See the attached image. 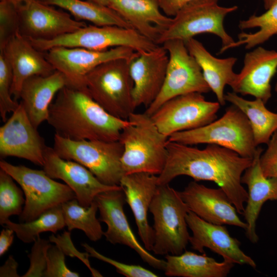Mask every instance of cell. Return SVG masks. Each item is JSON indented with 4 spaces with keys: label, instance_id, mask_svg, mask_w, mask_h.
<instances>
[{
    "label": "cell",
    "instance_id": "42",
    "mask_svg": "<svg viewBox=\"0 0 277 277\" xmlns=\"http://www.w3.org/2000/svg\"><path fill=\"white\" fill-rule=\"evenodd\" d=\"M194 0H160V6L168 16H174L185 5Z\"/></svg>",
    "mask_w": 277,
    "mask_h": 277
},
{
    "label": "cell",
    "instance_id": "47",
    "mask_svg": "<svg viewBox=\"0 0 277 277\" xmlns=\"http://www.w3.org/2000/svg\"><path fill=\"white\" fill-rule=\"evenodd\" d=\"M0 1H5L11 2L12 3H14V4L18 5L24 3L25 2H26L27 1H29L30 0H0Z\"/></svg>",
    "mask_w": 277,
    "mask_h": 277
},
{
    "label": "cell",
    "instance_id": "7",
    "mask_svg": "<svg viewBox=\"0 0 277 277\" xmlns=\"http://www.w3.org/2000/svg\"><path fill=\"white\" fill-rule=\"evenodd\" d=\"M53 148L62 159L85 166L105 185H120L125 175L121 161L124 147L119 140L76 141L55 134Z\"/></svg>",
    "mask_w": 277,
    "mask_h": 277
},
{
    "label": "cell",
    "instance_id": "19",
    "mask_svg": "<svg viewBox=\"0 0 277 277\" xmlns=\"http://www.w3.org/2000/svg\"><path fill=\"white\" fill-rule=\"evenodd\" d=\"M179 193L189 210L206 222L246 230L247 224L240 219L236 209L222 188H209L193 181Z\"/></svg>",
    "mask_w": 277,
    "mask_h": 277
},
{
    "label": "cell",
    "instance_id": "25",
    "mask_svg": "<svg viewBox=\"0 0 277 277\" xmlns=\"http://www.w3.org/2000/svg\"><path fill=\"white\" fill-rule=\"evenodd\" d=\"M108 6L156 44L172 19L161 12L160 0H108Z\"/></svg>",
    "mask_w": 277,
    "mask_h": 277
},
{
    "label": "cell",
    "instance_id": "14",
    "mask_svg": "<svg viewBox=\"0 0 277 277\" xmlns=\"http://www.w3.org/2000/svg\"><path fill=\"white\" fill-rule=\"evenodd\" d=\"M94 200L100 212L98 219L107 226L104 233L106 240L112 244H120L129 247L153 268L164 270L166 261L150 253L140 244L133 233L124 211L126 200L122 188L102 192Z\"/></svg>",
    "mask_w": 277,
    "mask_h": 277
},
{
    "label": "cell",
    "instance_id": "35",
    "mask_svg": "<svg viewBox=\"0 0 277 277\" xmlns=\"http://www.w3.org/2000/svg\"><path fill=\"white\" fill-rule=\"evenodd\" d=\"M13 73L11 67L3 51L0 50V115L4 122L8 113L13 112L19 103L12 98Z\"/></svg>",
    "mask_w": 277,
    "mask_h": 277
},
{
    "label": "cell",
    "instance_id": "34",
    "mask_svg": "<svg viewBox=\"0 0 277 277\" xmlns=\"http://www.w3.org/2000/svg\"><path fill=\"white\" fill-rule=\"evenodd\" d=\"M8 173L0 169V224L4 226L10 216L19 215L23 210L24 192Z\"/></svg>",
    "mask_w": 277,
    "mask_h": 277
},
{
    "label": "cell",
    "instance_id": "23",
    "mask_svg": "<svg viewBox=\"0 0 277 277\" xmlns=\"http://www.w3.org/2000/svg\"><path fill=\"white\" fill-rule=\"evenodd\" d=\"M120 185L130 207L138 235L148 251H152L154 230L148 221V211L158 187L157 176L148 173L124 175Z\"/></svg>",
    "mask_w": 277,
    "mask_h": 277
},
{
    "label": "cell",
    "instance_id": "39",
    "mask_svg": "<svg viewBox=\"0 0 277 277\" xmlns=\"http://www.w3.org/2000/svg\"><path fill=\"white\" fill-rule=\"evenodd\" d=\"M65 254L57 245H51L47 253L44 277H78L80 274L69 269L65 263Z\"/></svg>",
    "mask_w": 277,
    "mask_h": 277
},
{
    "label": "cell",
    "instance_id": "2",
    "mask_svg": "<svg viewBox=\"0 0 277 277\" xmlns=\"http://www.w3.org/2000/svg\"><path fill=\"white\" fill-rule=\"evenodd\" d=\"M55 134L72 140L118 141L130 122L107 112L87 88L66 86L52 102L47 120Z\"/></svg>",
    "mask_w": 277,
    "mask_h": 277
},
{
    "label": "cell",
    "instance_id": "33",
    "mask_svg": "<svg viewBox=\"0 0 277 277\" xmlns=\"http://www.w3.org/2000/svg\"><path fill=\"white\" fill-rule=\"evenodd\" d=\"M65 226L61 205L48 209L33 221L16 223L8 220L3 226L12 229L17 238L25 243L34 242L44 232L56 233Z\"/></svg>",
    "mask_w": 277,
    "mask_h": 277
},
{
    "label": "cell",
    "instance_id": "45",
    "mask_svg": "<svg viewBox=\"0 0 277 277\" xmlns=\"http://www.w3.org/2000/svg\"><path fill=\"white\" fill-rule=\"evenodd\" d=\"M264 6L266 10L268 9L274 4L277 2V0H263Z\"/></svg>",
    "mask_w": 277,
    "mask_h": 277
},
{
    "label": "cell",
    "instance_id": "6",
    "mask_svg": "<svg viewBox=\"0 0 277 277\" xmlns=\"http://www.w3.org/2000/svg\"><path fill=\"white\" fill-rule=\"evenodd\" d=\"M131 59L119 58L106 62L86 76V87L93 98L109 114L125 120H128L135 109L129 68Z\"/></svg>",
    "mask_w": 277,
    "mask_h": 277
},
{
    "label": "cell",
    "instance_id": "32",
    "mask_svg": "<svg viewBox=\"0 0 277 277\" xmlns=\"http://www.w3.org/2000/svg\"><path fill=\"white\" fill-rule=\"evenodd\" d=\"M61 206L68 231L80 229L93 242L102 239L104 232L96 216L98 207L95 200L88 207L80 205L76 199L63 203Z\"/></svg>",
    "mask_w": 277,
    "mask_h": 277
},
{
    "label": "cell",
    "instance_id": "9",
    "mask_svg": "<svg viewBox=\"0 0 277 277\" xmlns=\"http://www.w3.org/2000/svg\"><path fill=\"white\" fill-rule=\"evenodd\" d=\"M38 50L46 52L55 47H80L105 50L116 47H127L136 52L154 50L158 45L132 28L115 25H89L50 41L28 38Z\"/></svg>",
    "mask_w": 277,
    "mask_h": 277
},
{
    "label": "cell",
    "instance_id": "48",
    "mask_svg": "<svg viewBox=\"0 0 277 277\" xmlns=\"http://www.w3.org/2000/svg\"><path fill=\"white\" fill-rule=\"evenodd\" d=\"M275 92L277 93V82H276V85H275Z\"/></svg>",
    "mask_w": 277,
    "mask_h": 277
},
{
    "label": "cell",
    "instance_id": "1",
    "mask_svg": "<svg viewBox=\"0 0 277 277\" xmlns=\"http://www.w3.org/2000/svg\"><path fill=\"white\" fill-rule=\"evenodd\" d=\"M167 148V160L157 176L158 185L169 184L181 175L190 176L196 182H213L227 194L238 213L243 214L248 192L242 186L241 177L251 165L252 159L215 144H208L200 149L168 140Z\"/></svg>",
    "mask_w": 277,
    "mask_h": 277
},
{
    "label": "cell",
    "instance_id": "16",
    "mask_svg": "<svg viewBox=\"0 0 277 277\" xmlns=\"http://www.w3.org/2000/svg\"><path fill=\"white\" fill-rule=\"evenodd\" d=\"M11 116L0 127V156H14L43 166L47 146L19 103Z\"/></svg>",
    "mask_w": 277,
    "mask_h": 277
},
{
    "label": "cell",
    "instance_id": "24",
    "mask_svg": "<svg viewBox=\"0 0 277 277\" xmlns=\"http://www.w3.org/2000/svg\"><path fill=\"white\" fill-rule=\"evenodd\" d=\"M263 149L258 146L251 165L244 172L241 182L248 187V199L243 213L247 228L246 236L252 243L259 241L256 222L264 203L277 201V177H267L262 171L260 159Z\"/></svg>",
    "mask_w": 277,
    "mask_h": 277
},
{
    "label": "cell",
    "instance_id": "15",
    "mask_svg": "<svg viewBox=\"0 0 277 277\" xmlns=\"http://www.w3.org/2000/svg\"><path fill=\"white\" fill-rule=\"evenodd\" d=\"M17 6L19 33L29 39L50 41L86 26L69 13L39 0H30Z\"/></svg>",
    "mask_w": 277,
    "mask_h": 277
},
{
    "label": "cell",
    "instance_id": "28",
    "mask_svg": "<svg viewBox=\"0 0 277 277\" xmlns=\"http://www.w3.org/2000/svg\"><path fill=\"white\" fill-rule=\"evenodd\" d=\"M165 274L179 277H226L234 264L223 261L218 262L205 253L197 254L186 250L179 255L165 256Z\"/></svg>",
    "mask_w": 277,
    "mask_h": 277
},
{
    "label": "cell",
    "instance_id": "37",
    "mask_svg": "<svg viewBox=\"0 0 277 277\" xmlns=\"http://www.w3.org/2000/svg\"><path fill=\"white\" fill-rule=\"evenodd\" d=\"M49 242L50 241L39 236L34 241L31 252L28 255L30 261L29 269L22 276H44L47 266L48 251L51 246Z\"/></svg>",
    "mask_w": 277,
    "mask_h": 277
},
{
    "label": "cell",
    "instance_id": "11",
    "mask_svg": "<svg viewBox=\"0 0 277 277\" xmlns=\"http://www.w3.org/2000/svg\"><path fill=\"white\" fill-rule=\"evenodd\" d=\"M162 45L168 53V67L161 92L145 111L150 116L162 104L174 97L192 92L206 93L211 91L200 65L190 54L183 41L170 39Z\"/></svg>",
    "mask_w": 277,
    "mask_h": 277
},
{
    "label": "cell",
    "instance_id": "29",
    "mask_svg": "<svg viewBox=\"0 0 277 277\" xmlns=\"http://www.w3.org/2000/svg\"><path fill=\"white\" fill-rule=\"evenodd\" d=\"M226 101L240 109L249 120L255 145L267 144L277 130V113L268 110L265 103L260 98L247 100L234 92L225 94Z\"/></svg>",
    "mask_w": 277,
    "mask_h": 277
},
{
    "label": "cell",
    "instance_id": "46",
    "mask_svg": "<svg viewBox=\"0 0 277 277\" xmlns=\"http://www.w3.org/2000/svg\"><path fill=\"white\" fill-rule=\"evenodd\" d=\"M102 5L107 6L108 5V0H87Z\"/></svg>",
    "mask_w": 277,
    "mask_h": 277
},
{
    "label": "cell",
    "instance_id": "17",
    "mask_svg": "<svg viewBox=\"0 0 277 277\" xmlns=\"http://www.w3.org/2000/svg\"><path fill=\"white\" fill-rule=\"evenodd\" d=\"M44 160L43 170L46 174L53 179L63 181L73 191L79 204L85 207L90 206L98 194L122 188L102 183L83 165L60 157L53 148L46 147Z\"/></svg>",
    "mask_w": 277,
    "mask_h": 277
},
{
    "label": "cell",
    "instance_id": "30",
    "mask_svg": "<svg viewBox=\"0 0 277 277\" xmlns=\"http://www.w3.org/2000/svg\"><path fill=\"white\" fill-rule=\"evenodd\" d=\"M39 1L68 11L77 21H87L96 26L115 25L133 29L117 13L107 6L87 0Z\"/></svg>",
    "mask_w": 277,
    "mask_h": 277
},
{
    "label": "cell",
    "instance_id": "21",
    "mask_svg": "<svg viewBox=\"0 0 277 277\" xmlns=\"http://www.w3.org/2000/svg\"><path fill=\"white\" fill-rule=\"evenodd\" d=\"M277 71V51L258 47L247 52L244 66L230 86L233 91L250 95L265 104L271 97V81Z\"/></svg>",
    "mask_w": 277,
    "mask_h": 277
},
{
    "label": "cell",
    "instance_id": "44",
    "mask_svg": "<svg viewBox=\"0 0 277 277\" xmlns=\"http://www.w3.org/2000/svg\"><path fill=\"white\" fill-rule=\"evenodd\" d=\"M0 233V256L3 255L11 246L15 233L14 231L9 228L5 227Z\"/></svg>",
    "mask_w": 277,
    "mask_h": 277
},
{
    "label": "cell",
    "instance_id": "31",
    "mask_svg": "<svg viewBox=\"0 0 277 277\" xmlns=\"http://www.w3.org/2000/svg\"><path fill=\"white\" fill-rule=\"evenodd\" d=\"M239 28L241 30L258 27L259 30L253 33L241 32L238 35V41L224 47H222L220 53L241 45L250 49L263 44L273 35L277 34V2L266 11L260 15H252L248 19L241 21Z\"/></svg>",
    "mask_w": 277,
    "mask_h": 277
},
{
    "label": "cell",
    "instance_id": "27",
    "mask_svg": "<svg viewBox=\"0 0 277 277\" xmlns=\"http://www.w3.org/2000/svg\"><path fill=\"white\" fill-rule=\"evenodd\" d=\"M190 53L200 65L204 77L215 94L221 106L226 104L224 88L230 85L236 73L233 70L237 61L234 57L219 58L213 56L199 41L194 38L184 42Z\"/></svg>",
    "mask_w": 277,
    "mask_h": 277
},
{
    "label": "cell",
    "instance_id": "4",
    "mask_svg": "<svg viewBox=\"0 0 277 277\" xmlns=\"http://www.w3.org/2000/svg\"><path fill=\"white\" fill-rule=\"evenodd\" d=\"M154 244L159 255H179L186 250L190 235L186 216L190 211L179 191L169 184L159 185L151 203Z\"/></svg>",
    "mask_w": 277,
    "mask_h": 277
},
{
    "label": "cell",
    "instance_id": "8",
    "mask_svg": "<svg viewBox=\"0 0 277 277\" xmlns=\"http://www.w3.org/2000/svg\"><path fill=\"white\" fill-rule=\"evenodd\" d=\"M0 168L13 177L24 192L25 203L19 215L21 223L33 221L48 209L76 199L68 185L54 181L44 170L14 165L3 160L0 161Z\"/></svg>",
    "mask_w": 277,
    "mask_h": 277
},
{
    "label": "cell",
    "instance_id": "22",
    "mask_svg": "<svg viewBox=\"0 0 277 277\" xmlns=\"http://www.w3.org/2000/svg\"><path fill=\"white\" fill-rule=\"evenodd\" d=\"M0 50L3 51L11 67V94L17 102L27 79L34 75H49L56 70L47 59L45 52L36 49L27 38L19 33Z\"/></svg>",
    "mask_w": 277,
    "mask_h": 277
},
{
    "label": "cell",
    "instance_id": "41",
    "mask_svg": "<svg viewBox=\"0 0 277 277\" xmlns=\"http://www.w3.org/2000/svg\"><path fill=\"white\" fill-rule=\"evenodd\" d=\"M260 163L263 174L267 177H277V130L272 134Z\"/></svg>",
    "mask_w": 277,
    "mask_h": 277
},
{
    "label": "cell",
    "instance_id": "26",
    "mask_svg": "<svg viewBox=\"0 0 277 277\" xmlns=\"http://www.w3.org/2000/svg\"><path fill=\"white\" fill-rule=\"evenodd\" d=\"M67 86L64 75L55 70L46 75H34L24 83L19 102L33 125L36 128L49 116L50 106L57 92Z\"/></svg>",
    "mask_w": 277,
    "mask_h": 277
},
{
    "label": "cell",
    "instance_id": "20",
    "mask_svg": "<svg viewBox=\"0 0 277 277\" xmlns=\"http://www.w3.org/2000/svg\"><path fill=\"white\" fill-rule=\"evenodd\" d=\"M186 221L192 233L189 243L193 250L204 254V248H207L222 256L223 261L256 268L254 261L243 251L240 242L230 235L225 226L206 222L190 211Z\"/></svg>",
    "mask_w": 277,
    "mask_h": 277
},
{
    "label": "cell",
    "instance_id": "10",
    "mask_svg": "<svg viewBox=\"0 0 277 277\" xmlns=\"http://www.w3.org/2000/svg\"><path fill=\"white\" fill-rule=\"evenodd\" d=\"M237 6L225 7L218 0H194L182 7L172 18L171 24L161 36L157 45L170 39L184 42L201 33L219 36L222 47L235 42L226 31L223 22L226 16L238 9Z\"/></svg>",
    "mask_w": 277,
    "mask_h": 277
},
{
    "label": "cell",
    "instance_id": "40",
    "mask_svg": "<svg viewBox=\"0 0 277 277\" xmlns=\"http://www.w3.org/2000/svg\"><path fill=\"white\" fill-rule=\"evenodd\" d=\"M50 242L55 243L63 251L65 255L71 257H76L80 259L89 269L93 276H102V274L96 270L92 268L90 264L88 258L89 253L80 252L74 247L70 236V231H65L61 235L55 236L53 233L49 236Z\"/></svg>",
    "mask_w": 277,
    "mask_h": 277
},
{
    "label": "cell",
    "instance_id": "13",
    "mask_svg": "<svg viewBox=\"0 0 277 277\" xmlns=\"http://www.w3.org/2000/svg\"><path fill=\"white\" fill-rule=\"evenodd\" d=\"M45 53L47 59L54 69L64 75L68 86L82 89L87 88L86 76L95 67L116 58L131 59L136 51L123 46L105 50L55 47Z\"/></svg>",
    "mask_w": 277,
    "mask_h": 277
},
{
    "label": "cell",
    "instance_id": "12",
    "mask_svg": "<svg viewBox=\"0 0 277 277\" xmlns=\"http://www.w3.org/2000/svg\"><path fill=\"white\" fill-rule=\"evenodd\" d=\"M220 106L218 102L207 101L202 93L192 92L168 100L150 117L159 130L169 137L214 121Z\"/></svg>",
    "mask_w": 277,
    "mask_h": 277
},
{
    "label": "cell",
    "instance_id": "3",
    "mask_svg": "<svg viewBox=\"0 0 277 277\" xmlns=\"http://www.w3.org/2000/svg\"><path fill=\"white\" fill-rule=\"evenodd\" d=\"M119 141L124 150L121 161L124 174L148 173L160 175L165 166L168 137L162 133L145 112L132 113Z\"/></svg>",
    "mask_w": 277,
    "mask_h": 277
},
{
    "label": "cell",
    "instance_id": "18",
    "mask_svg": "<svg viewBox=\"0 0 277 277\" xmlns=\"http://www.w3.org/2000/svg\"><path fill=\"white\" fill-rule=\"evenodd\" d=\"M168 61V53L163 46L150 51L136 52L130 60L135 108L141 105L147 108L157 97L164 83Z\"/></svg>",
    "mask_w": 277,
    "mask_h": 277
},
{
    "label": "cell",
    "instance_id": "36",
    "mask_svg": "<svg viewBox=\"0 0 277 277\" xmlns=\"http://www.w3.org/2000/svg\"><path fill=\"white\" fill-rule=\"evenodd\" d=\"M17 6L10 2L0 1V50L19 34Z\"/></svg>",
    "mask_w": 277,
    "mask_h": 277
},
{
    "label": "cell",
    "instance_id": "38",
    "mask_svg": "<svg viewBox=\"0 0 277 277\" xmlns=\"http://www.w3.org/2000/svg\"><path fill=\"white\" fill-rule=\"evenodd\" d=\"M83 247L89 253V256L93 257L107 263L116 268V271L126 277H157L158 275L151 271L141 266L123 263L110 258L107 257L97 251L93 247L84 243Z\"/></svg>",
    "mask_w": 277,
    "mask_h": 277
},
{
    "label": "cell",
    "instance_id": "43",
    "mask_svg": "<svg viewBox=\"0 0 277 277\" xmlns=\"http://www.w3.org/2000/svg\"><path fill=\"white\" fill-rule=\"evenodd\" d=\"M18 263L12 255H9L4 264L0 267L1 277H19Z\"/></svg>",
    "mask_w": 277,
    "mask_h": 277
},
{
    "label": "cell",
    "instance_id": "5",
    "mask_svg": "<svg viewBox=\"0 0 277 277\" xmlns=\"http://www.w3.org/2000/svg\"><path fill=\"white\" fill-rule=\"evenodd\" d=\"M168 140L187 145L215 144L250 159L257 148L248 119L233 105L228 107L219 119L197 128L175 133Z\"/></svg>",
    "mask_w": 277,
    "mask_h": 277
}]
</instances>
